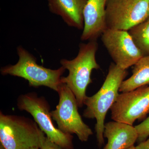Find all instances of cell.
<instances>
[{"mask_svg": "<svg viewBox=\"0 0 149 149\" xmlns=\"http://www.w3.org/2000/svg\"><path fill=\"white\" fill-rule=\"evenodd\" d=\"M127 74L126 70L120 68L114 63H111L106 78L98 92L85 99L84 104L87 107L83 116L86 118L96 119L95 129L99 147L104 144L106 116L119 95L120 85Z\"/></svg>", "mask_w": 149, "mask_h": 149, "instance_id": "obj_1", "label": "cell"}, {"mask_svg": "<svg viewBox=\"0 0 149 149\" xmlns=\"http://www.w3.org/2000/svg\"><path fill=\"white\" fill-rule=\"evenodd\" d=\"M98 48L97 41H89L79 45L78 53L72 60L62 59V66L69 72L66 77H62V83L66 84L75 96L78 107H82L86 97V91L92 83L91 73L93 70L99 69L100 65L96 61Z\"/></svg>", "mask_w": 149, "mask_h": 149, "instance_id": "obj_2", "label": "cell"}, {"mask_svg": "<svg viewBox=\"0 0 149 149\" xmlns=\"http://www.w3.org/2000/svg\"><path fill=\"white\" fill-rule=\"evenodd\" d=\"M45 137L35 120L1 111L0 142L5 149H40Z\"/></svg>", "mask_w": 149, "mask_h": 149, "instance_id": "obj_3", "label": "cell"}, {"mask_svg": "<svg viewBox=\"0 0 149 149\" xmlns=\"http://www.w3.org/2000/svg\"><path fill=\"white\" fill-rule=\"evenodd\" d=\"M17 53L18 62L15 65L2 67V74L24 78L28 81L31 87L45 86L58 92L62 83L61 77L65 70L63 67L52 70L39 65L35 57L21 46L17 47Z\"/></svg>", "mask_w": 149, "mask_h": 149, "instance_id": "obj_4", "label": "cell"}, {"mask_svg": "<svg viewBox=\"0 0 149 149\" xmlns=\"http://www.w3.org/2000/svg\"><path fill=\"white\" fill-rule=\"evenodd\" d=\"M18 109L32 115L41 130L51 140L65 149H74L71 134L63 133L56 128L50 112V105L44 97L35 93L22 95L17 101Z\"/></svg>", "mask_w": 149, "mask_h": 149, "instance_id": "obj_5", "label": "cell"}, {"mask_svg": "<svg viewBox=\"0 0 149 149\" xmlns=\"http://www.w3.org/2000/svg\"><path fill=\"white\" fill-rule=\"evenodd\" d=\"M59 97L56 109L51 112L52 118L63 133L75 134L81 142H86L93 135L88 125L83 122L78 111L75 96L65 84L61 83L57 92Z\"/></svg>", "mask_w": 149, "mask_h": 149, "instance_id": "obj_6", "label": "cell"}, {"mask_svg": "<svg viewBox=\"0 0 149 149\" xmlns=\"http://www.w3.org/2000/svg\"><path fill=\"white\" fill-rule=\"evenodd\" d=\"M107 28L128 31L149 18V0H107Z\"/></svg>", "mask_w": 149, "mask_h": 149, "instance_id": "obj_7", "label": "cell"}, {"mask_svg": "<svg viewBox=\"0 0 149 149\" xmlns=\"http://www.w3.org/2000/svg\"><path fill=\"white\" fill-rule=\"evenodd\" d=\"M110 110L114 121L133 125L144 119L149 113V85L119 94Z\"/></svg>", "mask_w": 149, "mask_h": 149, "instance_id": "obj_8", "label": "cell"}, {"mask_svg": "<svg viewBox=\"0 0 149 149\" xmlns=\"http://www.w3.org/2000/svg\"><path fill=\"white\" fill-rule=\"evenodd\" d=\"M101 37L115 64L123 69L133 66L144 56L128 31L107 28Z\"/></svg>", "mask_w": 149, "mask_h": 149, "instance_id": "obj_9", "label": "cell"}, {"mask_svg": "<svg viewBox=\"0 0 149 149\" xmlns=\"http://www.w3.org/2000/svg\"><path fill=\"white\" fill-rule=\"evenodd\" d=\"M107 0H88L83 10L82 41H97L107 28L106 9Z\"/></svg>", "mask_w": 149, "mask_h": 149, "instance_id": "obj_10", "label": "cell"}, {"mask_svg": "<svg viewBox=\"0 0 149 149\" xmlns=\"http://www.w3.org/2000/svg\"><path fill=\"white\" fill-rule=\"evenodd\" d=\"M104 137L107 139L104 149H128L137 142L138 135L133 125L113 121L104 124Z\"/></svg>", "mask_w": 149, "mask_h": 149, "instance_id": "obj_11", "label": "cell"}, {"mask_svg": "<svg viewBox=\"0 0 149 149\" xmlns=\"http://www.w3.org/2000/svg\"><path fill=\"white\" fill-rule=\"evenodd\" d=\"M52 13L61 17L70 27L84 28L83 10L88 0H47Z\"/></svg>", "mask_w": 149, "mask_h": 149, "instance_id": "obj_12", "label": "cell"}, {"mask_svg": "<svg viewBox=\"0 0 149 149\" xmlns=\"http://www.w3.org/2000/svg\"><path fill=\"white\" fill-rule=\"evenodd\" d=\"M133 66V74L122 82L119 92H130L149 85V56L142 57Z\"/></svg>", "mask_w": 149, "mask_h": 149, "instance_id": "obj_13", "label": "cell"}, {"mask_svg": "<svg viewBox=\"0 0 149 149\" xmlns=\"http://www.w3.org/2000/svg\"><path fill=\"white\" fill-rule=\"evenodd\" d=\"M128 31L143 56H149V18Z\"/></svg>", "mask_w": 149, "mask_h": 149, "instance_id": "obj_14", "label": "cell"}, {"mask_svg": "<svg viewBox=\"0 0 149 149\" xmlns=\"http://www.w3.org/2000/svg\"><path fill=\"white\" fill-rule=\"evenodd\" d=\"M135 127L138 133L137 142L138 143L147 140L149 136V116Z\"/></svg>", "mask_w": 149, "mask_h": 149, "instance_id": "obj_15", "label": "cell"}, {"mask_svg": "<svg viewBox=\"0 0 149 149\" xmlns=\"http://www.w3.org/2000/svg\"><path fill=\"white\" fill-rule=\"evenodd\" d=\"M40 149H65L51 141L47 136L45 137Z\"/></svg>", "mask_w": 149, "mask_h": 149, "instance_id": "obj_16", "label": "cell"}, {"mask_svg": "<svg viewBox=\"0 0 149 149\" xmlns=\"http://www.w3.org/2000/svg\"><path fill=\"white\" fill-rule=\"evenodd\" d=\"M136 149H149V138L146 141L141 142L136 147Z\"/></svg>", "mask_w": 149, "mask_h": 149, "instance_id": "obj_17", "label": "cell"}, {"mask_svg": "<svg viewBox=\"0 0 149 149\" xmlns=\"http://www.w3.org/2000/svg\"><path fill=\"white\" fill-rule=\"evenodd\" d=\"M128 149H136V147H135L133 146L130 147V148H128Z\"/></svg>", "mask_w": 149, "mask_h": 149, "instance_id": "obj_18", "label": "cell"}, {"mask_svg": "<svg viewBox=\"0 0 149 149\" xmlns=\"http://www.w3.org/2000/svg\"><path fill=\"white\" fill-rule=\"evenodd\" d=\"M0 149H5L1 145H0Z\"/></svg>", "mask_w": 149, "mask_h": 149, "instance_id": "obj_19", "label": "cell"}, {"mask_svg": "<svg viewBox=\"0 0 149 149\" xmlns=\"http://www.w3.org/2000/svg\"><path fill=\"white\" fill-rule=\"evenodd\" d=\"M29 149H40L38 148H30Z\"/></svg>", "mask_w": 149, "mask_h": 149, "instance_id": "obj_20", "label": "cell"}]
</instances>
